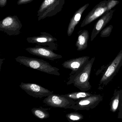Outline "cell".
Returning a JSON list of instances; mask_svg holds the SVG:
<instances>
[{
  "label": "cell",
  "instance_id": "cell-14",
  "mask_svg": "<svg viewBox=\"0 0 122 122\" xmlns=\"http://www.w3.org/2000/svg\"><path fill=\"white\" fill-rule=\"evenodd\" d=\"M89 3H87L80 8L76 11L72 17L71 19L67 29V35L68 36L72 35L75 30V28L79 23L83 12L89 6Z\"/></svg>",
  "mask_w": 122,
  "mask_h": 122
},
{
  "label": "cell",
  "instance_id": "cell-15",
  "mask_svg": "<svg viewBox=\"0 0 122 122\" xmlns=\"http://www.w3.org/2000/svg\"><path fill=\"white\" fill-rule=\"evenodd\" d=\"M89 37V32L87 30H83L79 31L77 40L76 43L77 50L81 51L87 48Z\"/></svg>",
  "mask_w": 122,
  "mask_h": 122
},
{
  "label": "cell",
  "instance_id": "cell-20",
  "mask_svg": "<svg viewBox=\"0 0 122 122\" xmlns=\"http://www.w3.org/2000/svg\"><path fill=\"white\" fill-rule=\"evenodd\" d=\"M113 26L112 25H109L105 28H103L101 31L100 37L102 38L107 37L110 35L111 33L112 30Z\"/></svg>",
  "mask_w": 122,
  "mask_h": 122
},
{
  "label": "cell",
  "instance_id": "cell-10",
  "mask_svg": "<svg viewBox=\"0 0 122 122\" xmlns=\"http://www.w3.org/2000/svg\"><path fill=\"white\" fill-rule=\"evenodd\" d=\"M41 33V35L39 36L28 38L27 41L29 43H36L40 46H48V47L52 50H57V39L47 33Z\"/></svg>",
  "mask_w": 122,
  "mask_h": 122
},
{
  "label": "cell",
  "instance_id": "cell-22",
  "mask_svg": "<svg viewBox=\"0 0 122 122\" xmlns=\"http://www.w3.org/2000/svg\"><path fill=\"white\" fill-rule=\"evenodd\" d=\"M121 90V93L120 95L119 105L118 109V112L117 117L119 119H122V90Z\"/></svg>",
  "mask_w": 122,
  "mask_h": 122
},
{
  "label": "cell",
  "instance_id": "cell-11",
  "mask_svg": "<svg viewBox=\"0 0 122 122\" xmlns=\"http://www.w3.org/2000/svg\"><path fill=\"white\" fill-rule=\"evenodd\" d=\"M25 50L32 55L44 58L50 60L54 61L62 58V56L55 53L52 50L48 47L37 45L33 47L28 48Z\"/></svg>",
  "mask_w": 122,
  "mask_h": 122
},
{
  "label": "cell",
  "instance_id": "cell-21",
  "mask_svg": "<svg viewBox=\"0 0 122 122\" xmlns=\"http://www.w3.org/2000/svg\"><path fill=\"white\" fill-rule=\"evenodd\" d=\"M119 3L117 0H108L107 3V11L111 10Z\"/></svg>",
  "mask_w": 122,
  "mask_h": 122
},
{
  "label": "cell",
  "instance_id": "cell-1",
  "mask_svg": "<svg viewBox=\"0 0 122 122\" xmlns=\"http://www.w3.org/2000/svg\"><path fill=\"white\" fill-rule=\"evenodd\" d=\"M95 58H92L85 63L74 74L70 76L67 85L73 84V85L82 91H87L91 88L89 82L91 73Z\"/></svg>",
  "mask_w": 122,
  "mask_h": 122
},
{
  "label": "cell",
  "instance_id": "cell-4",
  "mask_svg": "<svg viewBox=\"0 0 122 122\" xmlns=\"http://www.w3.org/2000/svg\"><path fill=\"white\" fill-rule=\"evenodd\" d=\"M65 3V0H44L37 12L38 21L60 12Z\"/></svg>",
  "mask_w": 122,
  "mask_h": 122
},
{
  "label": "cell",
  "instance_id": "cell-13",
  "mask_svg": "<svg viewBox=\"0 0 122 122\" xmlns=\"http://www.w3.org/2000/svg\"><path fill=\"white\" fill-rule=\"evenodd\" d=\"M90 56H82L66 61L62 64V65L65 68L71 70V72L70 74V76L77 71L90 60Z\"/></svg>",
  "mask_w": 122,
  "mask_h": 122
},
{
  "label": "cell",
  "instance_id": "cell-24",
  "mask_svg": "<svg viewBox=\"0 0 122 122\" xmlns=\"http://www.w3.org/2000/svg\"><path fill=\"white\" fill-rule=\"evenodd\" d=\"M7 0H0V7H3L7 5Z\"/></svg>",
  "mask_w": 122,
  "mask_h": 122
},
{
  "label": "cell",
  "instance_id": "cell-17",
  "mask_svg": "<svg viewBox=\"0 0 122 122\" xmlns=\"http://www.w3.org/2000/svg\"><path fill=\"white\" fill-rule=\"evenodd\" d=\"M48 108L42 107H34L31 110L32 113L35 117L41 120L47 119L50 117V115L47 111Z\"/></svg>",
  "mask_w": 122,
  "mask_h": 122
},
{
  "label": "cell",
  "instance_id": "cell-5",
  "mask_svg": "<svg viewBox=\"0 0 122 122\" xmlns=\"http://www.w3.org/2000/svg\"><path fill=\"white\" fill-rule=\"evenodd\" d=\"M22 25L17 16H8L0 22V30L9 36L20 35Z\"/></svg>",
  "mask_w": 122,
  "mask_h": 122
},
{
  "label": "cell",
  "instance_id": "cell-9",
  "mask_svg": "<svg viewBox=\"0 0 122 122\" xmlns=\"http://www.w3.org/2000/svg\"><path fill=\"white\" fill-rule=\"evenodd\" d=\"M107 0H104L95 5L83 20L81 27L89 25L107 12Z\"/></svg>",
  "mask_w": 122,
  "mask_h": 122
},
{
  "label": "cell",
  "instance_id": "cell-6",
  "mask_svg": "<svg viewBox=\"0 0 122 122\" xmlns=\"http://www.w3.org/2000/svg\"><path fill=\"white\" fill-rule=\"evenodd\" d=\"M43 102L50 107L68 109L75 103L76 101L65 96L52 93L46 97Z\"/></svg>",
  "mask_w": 122,
  "mask_h": 122
},
{
  "label": "cell",
  "instance_id": "cell-18",
  "mask_svg": "<svg viewBox=\"0 0 122 122\" xmlns=\"http://www.w3.org/2000/svg\"><path fill=\"white\" fill-rule=\"evenodd\" d=\"M93 94H94L86 92V91H81V92H73L64 95L65 96L68 97L75 101H76L81 98L92 95Z\"/></svg>",
  "mask_w": 122,
  "mask_h": 122
},
{
  "label": "cell",
  "instance_id": "cell-16",
  "mask_svg": "<svg viewBox=\"0 0 122 122\" xmlns=\"http://www.w3.org/2000/svg\"><path fill=\"white\" fill-rule=\"evenodd\" d=\"M121 91V90L115 89L113 95L111 99L110 103V111L112 112H115L118 109Z\"/></svg>",
  "mask_w": 122,
  "mask_h": 122
},
{
  "label": "cell",
  "instance_id": "cell-7",
  "mask_svg": "<svg viewBox=\"0 0 122 122\" xmlns=\"http://www.w3.org/2000/svg\"><path fill=\"white\" fill-rule=\"evenodd\" d=\"M102 100V96L100 94H93L76 101L75 103L71 107V109L76 110L88 111L95 108Z\"/></svg>",
  "mask_w": 122,
  "mask_h": 122
},
{
  "label": "cell",
  "instance_id": "cell-3",
  "mask_svg": "<svg viewBox=\"0 0 122 122\" xmlns=\"http://www.w3.org/2000/svg\"><path fill=\"white\" fill-rule=\"evenodd\" d=\"M122 66V50L108 66L100 80L98 89L102 90L115 76Z\"/></svg>",
  "mask_w": 122,
  "mask_h": 122
},
{
  "label": "cell",
  "instance_id": "cell-8",
  "mask_svg": "<svg viewBox=\"0 0 122 122\" xmlns=\"http://www.w3.org/2000/svg\"><path fill=\"white\" fill-rule=\"evenodd\" d=\"M20 87L28 95L34 97L42 98L47 97L53 93V91H50L35 83H25L22 82Z\"/></svg>",
  "mask_w": 122,
  "mask_h": 122
},
{
  "label": "cell",
  "instance_id": "cell-2",
  "mask_svg": "<svg viewBox=\"0 0 122 122\" xmlns=\"http://www.w3.org/2000/svg\"><path fill=\"white\" fill-rule=\"evenodd\" d=\"M18 62L29 68L50 75L60 76V69L53 67L49 63L42 59L19 56L15 58Z\"/></svg>",
  "mask_w": 122,
  "mask_h": 122
},
{
  "label": "cell",
  "instance_id": "cell-12",
  "mask_svg": "<svg viewBox=\"0 0 122 122\" xmlns=\"http://www.w3.org/2000/svg\"><path fill=\"white\" fill-rule=\"evenodd\" d=\"M115 10H111L104 13L95 24L91 33V41H92L110 21Z\"/></svg>",
  "mask_w": 122,
  "mask_h": 122
},
{
  "label": "cell",
  "instance_id": "cell-19",
  "mask_svg": "<svg viewBox=\"0 0 122 122\" xmlns=\"http://www.w3.org/2000/svg\"><path fill=\"white\" fill-rule=\"evenodd\" d=\"M66 116L68 120L70 122L80 121L84 118V116L82 115L77 112L67 113Z\"/></svg>",
  "mask_w": 122,
  "mask_h": 122
},
{
  "label": "cell",
  "instance_id": "cell-23",
  "mask_svg": "<svg viewBox=\"0 0 122 122\" xmlns=\"http://www.w3.org/2000/svg\"><path fill=\"white\" fill-rule=\"evenodd\" d=\"M33 0H18L17 2L18 5H24L31 2Z\"/></svg>",
  "mask_w": 122,
  "mask_h": 122
}]
</instances>
